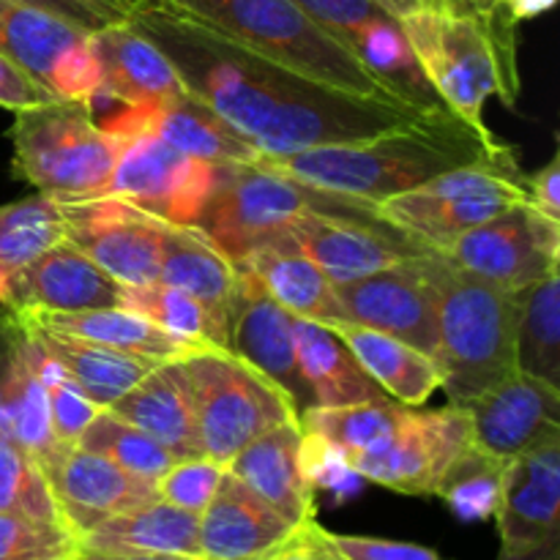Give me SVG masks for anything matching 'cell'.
<instances>
[{"label":"cell","mask_w":560,"mask_h":560,"mask_svg":"<svg viewBox=\"0 0 560 560\" xmlns=\"http://www.w3.org/2000/svg\"><path fill=\"white\" fill-rule=\"evenodd\" d=\"M126 22L151 38L186 91L222 115L260 156L364 140L424 113L312 80L170 0L140 5Z\"/></svg>","instance_id":"6da1fadb"},{"label":"cell","mask_w":560,"mask_h":560,"mask_svg":"<svg viewBox=\"0 0 560 560\" xmlns=\"http://www.w3.org/2000/svg\"><path fill=\"white\" fill-rule=\"evenodd\" d=\"M262 164L290 178L353 200L381 206L399 191L416 189L463 167H495L523 173L512 145L490 126H476L448 107L424 109L410 124L364 140L331 142L284 156H260Z\"/></svg>","instance_id":"7a4b0ae2"},{"label":"cell","mask_w":560,"mask_h":560,"mask_svg":"<svg viewBox=\"0 0 560 560\" xmlns=\"http://www.w3.org/2000/svg\"><path fill=\"white\" fill-rule=\"evenodd\" d=\"M419 266L435 290L438 345L432 359L441 370V388L448 402L463 408L517 370L520 299L468 277L443 252H424Z\"/></svg>","instance_id":"3957f363"},{"label":"cell","mask_w":560,"mask_h":560,"mask_svg":"<svg viewBox=\"0 0 560 560\" xmlns=\"http://www.w3.org/2000/svg\"><path fill=\"white\" fill-rule=\"evenodd\" d=\"M421 74L448 109L485 124L490 96L514 107L520 98L517 25L452 9H421L399 20Z\"/></svg>","instance_id":"277c9868"},{"label":"cell","mask_w":560,"mask_h":560,"mask_svg":"<svg viewBox=\"0 0 560 560\" xmlns=\"http://www.w3.org/2000/svg\"><path fill=\"white\" fill-rule=\"evenodd\" d=\"M178 9L211 22L257 52L301 71L317 82L361 98L408 104L394 96L361 60L334 42L293 0H170Z\"/></svg>","instance_id":"5b68a950"},{"label":"cell","mask_w":560,"mask_h":560,"mask_svg":"<svg viewBox=\"0 0 560 560\" xmlns=\"http://www.w3.org/2000/svg\"><path fill=\"white\" fill-rule=\"evenodd\" d=\"M14 175L60 202L107 195L115 137L98 126L93 98H58L14 113Z\"/></svg>","instance_id":"8992f818"},{"label":"cell","mask_w":560,"mask_h":560,"mask_svg":"<svg viewBox=\"0 0 560 560\" xmlns=\"http://www.w3.org/2000/svg\"><path fill=\"white\" fill-rule=\"evenodd\" d=\"M306 211L381 219L370 202L317 189L257 159L249 164H219L217 189L197 228L235 262Z\"/></svg>","instance_id":"52a82bcc"},{"label":"cell","mask_w":560,"mask_h":560,"mask_svg":"<svg viewBox=\"0 0 560 560\" xmlns=\"http://www.w3.org/2000/svg\"><path fill=\"white\" fill-rule=\"evenodd\" d=\"M180 361L195 399L202 457L224 468L262 432L282 421L299 419L290 399L230 350L202 348Z\"/></svg>","instance_id":"ba28073f"},{"label":"cell","mask_w":560,"mask_h":560,"mask_svg":"<svg viewBox=\"0 0 560 560\" xmlns=\"http://www.w3.org/2000/svg\"><path fill=\"white\" fill-rule=\"evenodd\" d=\"M523 200H528L525 173L463 167L388 197L377 206V213L383 222L427 249L446 252L459 235Z\"/></svg>","instance_id":"9c48e42d"},{"label":"cell","mask_w":560,"mask_h":560,"mask_svg":"<svg viewBox=\"0 0 560 560\" xmlns=\"http://www.w3.org/2000/svg\"><path fill=\"white\" fill-rule=\"evenodd\" d=\"M443 255L468 277L520 293L558 271L560 222L523 200L459 235Z\"/></svg>","instance_id":"30bf717a"},{"label":"cell","mask_w":560,"mask_h":560,"mask_svg":"<svg viewBox=\"0 0 560 560\" xmlns=\"http://www.w3.org/2000/svg\"><path fill=\"white\" fill-rule=\"evenodd\" d=\"M107 197L135 202L170 224H197L219 180V164L200 162L151 135L115 137Z\"/></svg>","instance_id":"8fae6325"},{"label":"cell","mask_w":560,"mask_h":560,"mask_svg":"<svg viewBox=\"0 0 560 560\" xmlns=\"http://www.w3.org/2000/svg\"><path fill=\"white\" fill-rule=\"evenodd\" d=\"M470 446L468 410H405L402 421L375 448L350 463L355 476L405 495H435L448 465Z\"/></svg>","instance_id":"7c38bea8"},{"label":"cell","mask_w":560,"mask_h":560,"mask_svg":"<svg viewBox=\"0 0 560 560\" xmlns=\"http://www.w3.org/2000/svg\"><path fill=\"white\" fill-rule=\"evenodd\" d=\"M334 42L416 109L446 107L421 74L402 25L375 0H293Z\"/></svg>","instance_id":"4fadbf2b"},{"label":"cell","mask_w":560,"mask_h":560,"mask_svg":"<svg viewBox=\"0 0 560 560\" xmlns=\"http://www.w3.org/2000/svg\"><path fill=\"white\" fill-rule=\"evenodd\" d=\"M63 241L91 257L120 284H151L159 279V260L170 222L142 211L120 197L60 202Z\"/></svg>","instance_id":"5bb4252c"},{"label":"cell","mask_w":560,"mask_h":560,"mask_svg":"<svg viewBox=\"0 0 560 560\" xmlns=\"http://www.w3.org/2000/svg\"><path fill=\"white\" fill-rule=\"evenodd\" d=\"M0 52L60 98H96L102 85L91 33L20 0H0Z\"/></svg>","instance_id":"9a60e30c"},{"label":"cell","mask_w":560,"mask_h":560,"mask_svg":"<svg viewBox=\"0 0 560 560\" xmlns=\"http://www.w3.org/2000/svg\"><path fill=\"white\" fill-rule=\"evenodd\" d=\"M273 238L310 257L334 284L370 277L430 252L424 244L402 235L383 219L339 217V213L320 211H306L290 219Z\"/></svg>","instance_id":"2e32d148"},{"label":"cell","mask_w":560,"mask_h":560,"mask_svg":"<svg viewBox=\"0 0 560 560\" xmlns=\"http://www.w3.org/2000/svg\"><path fill=\"white\" fill-rule=\"evenodd\" d=\"M560 435L528 448L503 470L498 560H558L560 556Z\"/></svg>","instance_id":"e0dca14e"},{"label":"cell","mask_w":560,"mask_h":560,"mask_svg":"<svg viewBox=\"0 0 560 560\" xmlns=\"http://www.w3.org/2000/svg\"><path fill=\"white\" fill-rule=\"evenodd\" d=\"M233 355L266 375L293 405L295 416L315 408L295 355L293 315L284 312L249 273L238 271L228 310V345Z\"/></svg>","instance_id":"ac0fdd59"},{"label":"cell","mask_w":560,"mask_h":560,"mask_svg":"<svg viewBox=\"0 0 560 560\" xmlns=\"http://www.w3.org/2000/svg\"><path fill=\"white\" fill-rule=\"evenodd\" d=\"M419 257L334 288L345 320L375 328L432 355L438 345L435 290L421 271Z\"/></svg>","instance_id":"d6986e66"},{"label":"cell","mask_w":560,"mask_h":560,"mask_svg":"<svg viewBox=\"0 0 560 560\" xmlns=\"http://www.w3.org/2000/svg\"><path fill=\"white\" fill-rule=\"evenodd\" d=\"M463 408L470 419V443L503 463L560 435V388L520 370Z\"/></svg>","instance_id":"ffe728a7"},{"label":"cell","mask_w":560,"mask_h":560,"mask_svg":"<svg viewBox=\"0 0 560 560\" xmlns=\"http://www.w3.org/2000/svg\"><path fill=\"white\" fill-rule=\"evenodd\" d=\"M0 438L22 448L44 476L66 448L49 430L38 348L11 312L0 317Z\"/></svg>","instance_id":"44dd1931"},{"label":"cell","mask_w":560,"mask_h":560,"mask_svg":"<svg viewBox=\"0 0 560 560\" xmlns=\"http://www.w3.org/2000/svg\"><path fill=\"white\" fill-rule=\"evenodd\" d=\"M96 120L109 137L151 135L208 164H249L260 159L255 145L189 91L156 107H118Z\"/></svg>","instance_id":"7402d4cb"},{"label":"cell","mask_w":560,"mask_h":560,"mask_svg":"<svg viewBox=\"0 0 560 560\" xmlns=\"http://www.w3.org/2000/svg\"><path fill=\"white\" fill-rule=\"evenodd\" d=\"M47 481L66 528L77 539L104 520L159 498L156 481L140 479L113 459L80 446L63 448V454L47 470Z\"/></svg>","instance_id":"603a6c76"},{"label":"cell","mask_w":560,"mask_h":560,"mask_svg":"<svg viewBox=\"0 0 560 560\" xmlns=\"http://www.w3.org/2000/svg\"><path fill=\"white\" fill-rule=\"evenodd\" d=\"M124 290L126 284L109 277L69 241L60 238L16 273L9 288L5 310H109L124 304Z\"/></svg>","instance_id":"cb8c5ba5"},{"label":"cell","mask_w":560,"mask_h":560,"mask_svg":"<svg viewBox=\"0 0 560 560\" xmlns=\"http://www.w3.org/2000/svg\"><path fill=\"white\" fill-rule=\"evenodd\" d=\"M91 52L102 74L96 98L104 102L118 107H156L186 93L167 55L129 22H109L93 31Z\"/></svg>","instance_id":"d4e9b609"},{"label":"cell","mask_w":560,"mask_h":560,"mask_svg":"<svg viewBox=\"0 0 560 560\" xmlns=\"http://www.w3.org/2000/svg\"><path fill=\"white\" fill-rule=\"evenodd\" d=\"M235 479L277 509L290 525H304L315 517V485L306 470L304 430L299 419L282 421L246 443L228 463Z\"/></svg>","instance_id":"484cf974"},{"label":"cell","mask_w":560,"mask_h":560,"mask_svg":"<svg viewBox=\"0 0 560 560\" xmlns=\"http://www.w3.org/2000/svg\"><path fill=\"white\" fill-rule=\"evenodd\" d=\"M293 528L224 468L217 495L200 512V556L202 560H262Z\"/></svg>","instance_id":"4316f807"},{"label":"cell","mask_w":560,"mask_h":560,"mask_svg":"<svg viewBox=\"0 0 560 560\" xmlns=\"http://www.w3.org/2000/svg\"><path fill=\"white\" fill-rule=\"evenodd\" d=\"M115 416L162 443L175 459L202 457L184 361H159L135 388L109 405Z\"/></svg>","instance_id":"83f0119b"},{"label":"cell","mask_w":560,"mask_h":560,"mask_svg":"<svg viewBox=\"0 0 560 560\" xmlns=\"http://www.w3.org/2000/svg\"><path fill=\"white\" fill-rule=\"evenodd\" d=\"M235 268L249 273L293 317L320 323V326L345 320L331 279L310 257L284 241L271 238L255 246L241 260H235Z\"/></svg>","instance_id":"f1b7e54d"},{"label":"cell","mask_w":560,"mask_h":560,"mask_svg":"<svg viewBox=\"0 0 560 560\" xmlns=\"http://www.w3.org/2000/svg\"><path fill=\"white\" fill-rule=\"evenodd\" d=\"M80 547L109 556H180L202 560L200 514L156 498L98 523L82 536Z\"/></svg>","instance_id":"f546056e"},{"label":"cell","mask_w":560,"mask_h":560,"mask_svg":"<svg viewBox=\"0 0 560 560\" xmlns=\"http://www.w3.org/2000/svg\"><path fill=\"white\" fill-rule=\"evenodd\" d=\"M16 320L31 334L38 350L69 377L71 386L98 408H109L115 399L124 397L129 388H135L159 364L156 359H145V355L120 353V350L104 348V345L47 331V328L22 320V317H16Z\"/></svg>","instance_id":"4dcf8cb0"},{"label":"cell","mask_w":560,"mask_h":560,"mask_svg":"<svg viewBox=\"0 0 560 560\" xmlns=\"http://www.w3.org/2000/svg\"><path fill=\"white\" fill-rule=\"evenodd\" d=\"M16 317L47 331L66 334V337L85 339V342L104 345V348L120 350V353L145 355L156 361L184 359L195 353L197 345L184 342L173 334L162 331L156 323L124 306H109V310H82V312H38V310H9Z\"/></svg>","instance_id":"1f68e13d"},{"label":"cell","mask_w":560,"mask_h":560,"mask_svg":"<svg viewBox=\"0 0 560 560\" xmlns=\"http://www.w3.org/2000/svg\"><path fill=\"white\" fill-rule=\"evenodd\" d=\"M156 282L189 293L228 328L238 268L197 224H170Z\"/></svg>","instance_id":"d6a6232c"},{"label":"cell","mask_w":560,"mask_h":560,"mask_svg":"<svg viewBox=\"0 0 560 560\" xmlns=\"http://www.w3.org/2000/svg\"><path fill=\"white\" fill-rule=\"evenodd\" d=\"M328 328L348 345L366 375L397 402L416 408L441 388L443 377L435 359L413 345L350 320L331 323Z\"/></svg>","instance_id":"836d02e7"},{"label":"cell","mask_w":560,"mask_h":560,"mask_svg":"<svg viewBox=\"0 0 560 560\" xmlns=\"http://www.w3.org/2000/svg\"><path fill=\"white\" fill-rule=\"evenodd\" d=\"M293 337L315 408H345L388 397L328 326L293 317Z\"/></svg>","instance_id":"e575fe53"},{"label":"cell","mask_w":560,"mask_h":560,"mask_svg":"<svg viewBox=\"0 0 560 560\" xmlns=\"http://www.w3.org/2000/svg\"><path fill=\"white\" fill-rule=\"evenodd\" d=\"M517 299V370L560 388V273L550 271Z\"/></svg>","instance_id":"d590c367"},{"label":"cell","mask_w":560,"mask_h":560,"mask_svg":"<svg viewBox=\"0 0 560 560\" xmlns=\"http://www.w3.org/2000/svg\"><path fill=\"white\" fill-rule=\"evenodd\" d=\"M408 408L410 405L383 397L345 408H312L299 416V421L304 435L331 448L350 465L355 457L375 448L383 438L392 435Z\"/></svg>","instance_id":"8d00e7d4"},{"label":"cell","mask_w":560,"mask_h":560,"mask_svg":"<svg viewBox=\"0 0 560 560\" xmlns=\"http://www.w3.org/2000/svg\"><path fill=\"white\" fill-rule=\"evenodd\" d=\"M63 238V219L55 197L36 195L0 208V306H5L16 273Z\"/></svg>","instance_id":"74e56055"},{"label":"cell","mask_w":560,"mask_h":560,"mask_svg":"<svg viewBox=\"0 0 560 560\" xmlns=\"http://www.w3.org/2000/svg\"><path fill=\"white\" fill-rule=\"evenodd\" d=\"M120 306L148 317L162 331L197 345V348H224L228 345L224 323H219L200 301L191 299L184 290L170 288V284L151 282L137 284V288L126 284Z\"/></svg>","instance_id":"f35d334b"},{"label":"cell","mask_w":560,"mask_h":560,"mask_svg":"<svg viewBox=\"0 0 560 560\" xmlns=\"http://www.w3.org/2000/svg\"><path fill=\"white\" fill-rule=\"evenodd\" d=\"M77 446L85 448V452L102 454V457L113 459L115 465H120L129 474L148 481H159L178 463L162 443H156L151 435L137 430L135 424L115 416L109 408H102L93 416Z\"/></svg>","instance_id":"ab89813d"},{"label":"cell","mask_w":560,"mask_h":560,"mask_svg":"<svg viewBox=\"0 0 560 560\" xmlns=\"http://www.w3.org/2000/svg\"><path fill=\"white\" fill-rule=\"evenodd\" d=\"M509 463L479 452L470 443L457 459L446 468L435 487V495L446 501V506L459 520H490L495 517L498 503H501L503 470Z\"/></svg>","instance_id":"60d3db41"},{"label":"cell","mask_w":560,"mask_h":560,"mask_svg":"<svg viewBox=\"0 0 560 560\" xmlns=\"http://www.w3.org/2000/svg\"><path fill=\"white\" fill-rule=\"evenodd\" d=\"M0 512L63 523L47 476L22 448L3 438H0Z\"/></svg>","instance_id":"b9f144b4"},{"label":"cell","mask_w":560,"mask_h":560,"mask_svg":"<svg viewBox=\"0 0 560 560\" xmlns=\"http://www.w3.org/2000/svg\"><path fill=\"white\" fill-rule=\"evenodd\" d=\"M80 550L63 523L0 512V560H77Z\"/></svg>","instance_id":"7bdbcfd3"},{"label":"cell","mask_w":560,"mask_h":560,"mask_svg":"<svg viewBox=\"0 0 560 560\" xmlns=\"http://www.w3.org/2000/svg\"><path fill=\"white\" fill-rule=\"evenodd\" d=\"M38 370H42L44 386H47L49 430H52V438L66 448L77 446V441H80V435L85 432V427L91 424L93 416L102 408L93 405L88 397H82V394L71 386L69 377H66L42 350H38Z\"/></svg>","instance_id":"ee69618b"},{"label":"cell","mask_w":560,"mask_h":560,"mask_svg":"<svg viewBox=\"0 0 560 560\" xmlns=\"http://www.w3.org/2000/svg\"><path fill=\"white\" fill-rule=\"evenodd\" d=\"M224 476V465L213 463L208 457L178 459L162 479L156 481V492L162 501L173 506L186 509L191 514H200L217 495V487Z\"/></svg>","instance_id":"f6af8a7d"},{"label":"cell","mask_w":560,"mask_h":560,"mask_svg":"<svg viewBox=\"0 0 560 560\" xmlns=\"http://www.w3.org/2000/svg\"><path fill=\"white\" fill-rule=\"evenodd\" d=\"M334 550L345 560H443L435 550L410 541L372 539V536H339L328 530Z\"/></svg>","instance_id":"bcb514c9"},{"label":"cell","mask_w":560,"mask_h":560,"mask_svg":"<svg viewBox=\"0 0 560 560\" xmlns=\"http://www.w3.org/2000/svg\"><path fill=\"white\" fill-rule=\"evenodd\" d=\"M58 98L60 96L44 88L36 77H31L22 66H16L14 60L0 52V107L20 113V109L58 102Z\"/></svg>","instance_id":"7dc6e473"},{"label":"cell","mask_w":560,"mask_h":560,"mask_svg":"<svg viewBox=\"0 0 560 560\" xmlns=\"http://www.w3.org/2000/svg\"><path fill=\"white\" fill-rule=\"evenodd\" d=\"M334 552L328 530L317 520L295 525L293 534L262 560H326Z\"/></svg>","instance_id":"c3c4849f"},{"label":"cell","mask_w":560,"mask_h":560,"mask_svg":"<svg viewBox=\"0 0 560 560\" xmlns=\"http://www.w3.org/2000/svg\"><path fill=\"white\" fill-rule=\"evenodd\" d=\"M528 202L560 222V153L539 167V173L528 175Z\"/></svg>","instance_id":"681fc988"},{"label":"cell","mask_w":560,"mask_h":560,"mask_svg":"<svg viewBox=\"0 0 560 560\" xmlns=\"http://www.w3.org/2000/svg\"><path fill=\"white\" fill-rule=\"evenodd\" d=\"M20 3H27V5H36V9H44V11H52V14L63 16V20L74 22V25H80L82 31L93 33L98 31V27L109 25L104 16H98L96 11L88 9L82 0H20Z\"/></svg>","instance_id":"f907efd6"},{"label":"cell","mask_w":560,"mask_h":560,"mask_svg":"<svg viewBox=\"0 0 560 560\" xmlns=\"http://www.w3.org/2000/svg\"><path fill=\"white\" fill-rule=\"evenodd\" d=\"M82 3L96 11L98 16H104L107 22H126L148 0H82Z\"/></svg>","instance_id":"816d5d0a"},{"label":"cell","mask_w":560,"mask_h":560,"mask_svg":"<svg viewBox=\"0 0 560 560\" xmlns=\"http://www.w3.org/2000/svg\"><path fill=\"white\" fill-rule=\"evenodd\" d=\"M452 11H465V14L485 16V20L514 22L506 11L501 9V0H452ZM517 25V22H514Z\"/></svg>","instance_id":"f5cc1de1"},{"label":"cell","mask_w":560,"mask_h":560,"mask_svg":"<svg viewBox=\"0 0 560 560\" xmlns=\"http://www.w3.org/2000/svg\"><path fill=\"white\" fill-rule=\"evenodd\" d=\"M556 5V0H501V9L512 16L514 22H523V20H534V16L545 14Z\"/></svg>","instance_id":"db71d44e"},{"label":"cell","mask_w":560,"mask_h":560,"mask_svg":"<svg viewBox=\"0 0 560 560\" xmlns=\"http://www.w3.org/2000/svg\"><path fill=\"white\" fill-rule=\"evenodd\" d=\"M375 3L383 5V9H386L388 14L397 16V20L416 14V11L421 9H452V0H375Z\"/></svg>","instance_id":"11a10c76"},{"label":"cell","mask_w":560,"mask_h":560,"mask_svg":"<svg viewBox=\"0 0 560 560\" xmlns=\"http://www.w3.org/2000/svg\"><path fill=\"white\" fill-rule=\"evenodd\" d=\"M77 560H200V558H180V556H109V552L80 550Z\"/></svg>","instance_id":"9f6ffc18"},{"label":"cell","mask_w":560,"mask_h":560,"mask_svg":"<svg viewBox=\"0 0 560 560\" xmlns=\"http://www.w3.org/2000/svg\"><path fill=\"white\" fill-rule=\"evenodd\" d=\"M326 560H345V558H342V556H339V552H337V550H334V552H331V556H328Z\"/></svg>","instance_id":"6f0895ef"},{"label":"cell","mask_w":560,"mask_h":560,"mask_svg":"<svg viewBox=\"0 0 560 560\" xmlns=\"http://www.w3.org/2000/svg\"><path fill=\"white\" fill-rule=\"evenodd\" d=\"M148 3H159V0H148Z\"/></svg>","instance_id":"680465c9"}]
</instances>
